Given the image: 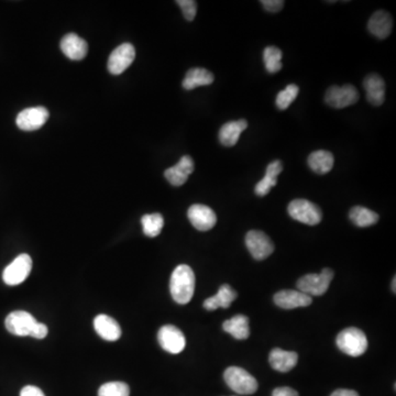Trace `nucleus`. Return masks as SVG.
I'll return each instance as SVG.
<instances>
[{"label":"nucleus","mask_w":396,"mask_h":396,"mask_svg":"<svg viewBox=\"0 0 396 396\" xmlns=\"http://www.w3.org/2000/svg\"><path fill=\"white\" fill-rule=\"evenodd\" d=\"M213 79L215 77L211 72L206 69L195 67L186 73L182 85L186 90H191L200 86H208V85L213 84Z\"/></svg>","instance_id":"25"},{"label":"nucleus","mask_w":396,"mask_h":396,"mask_svg":"<svg viewBox=\"0 0 396 396\" xmlns=\"http://www.w3.org/2000/svg\"><path fill=\"white\" fill-rule=\"evenodd\" d=\"M331 396H359V394L353 390H346V388H339L333 392Z\"/></svg>","instance_id":"37"},{"label":"nucleus","mask_w":396,"mask_h":396,"mask_svg":"<svg viewBox=\"0 0 396 396\" xmlns=\"http://www.w3.org/2000/svg\"><path fill=\"white\" fill-rule=\"evenodd\" d=\"M158 340L162 349L173 355L182 353L186 346V339L183 333L173 325L163 326L158 331Z\"/></svg>","instance_id":"11"},{"label":"nucleus","mask_w":396,"mask_h":396,"mask_svg":"<svg viewBox=\"0 0 396 396\" xmlns=\"http://www.w3.org/2000/svg\"><path fill=\"white\" fill-rule=\"evenodd\" d=\"M194 172V161L189 156H184L174 167L165 169L164 176L173 186H182L186 183L189 175Z\"/></svg>","instance_id":"15"},{"label":"nucleus","mask_w":396,"mask_h":396,"mask_svg":"<svg viewBox=\"0 0 396 396\" xmlns=\"http://www.w3.org/2000/svg\"><path fill=\"white\" fill-rule=\"evenodd\" d=\"M38 322L30 313L17 311L10 313L6 318L5 325L7 331L14 336H33Z\"/></svg>","instance_id":"8"},{"label":"nucleus","mask_w":396,"mask_h":396,"mask_svg":"<svg viewBox=\"0 0 396 396\" xmlns=\"http://www.w3.org/2000/svg\"><path fill=\"white\" fill-rule=\"evenodd\" d=\"M298 92H300V88H298V85H287L286 87L281 90L276 96V107L280 110H287L293 101H295Z\"/></svg>","instance_id":"30"},{"label":"nucleus","mask_w":396,"mask_h":396,"mask_svg":"<svg viewBox=\"0 0 396 396\" xmlns=\"http://www.w3.org/2000/svg\"><path fill=\"white\" fill-rule=\"evenodd\" d=\"M282 171H283V164L281 161H273L269 164L265 171L264 178L256 185V189H254L256 194L260 197L268 195L271 189L278 184V176L281 174Z\"/></svg>","instance_id":"21"},{"label":"nucleus","mask_w":396,"mask_h":396,"mask_svg":"<svg viewBox=\"0 0 396 396\" xmlns=\"http://www.w3.org/2000/svg\"><path fill=\"white\" fill-rule=\"evenodd\" d=\"M136 59V49L130 43H123L116 48L108 59L107 69L112 75H121L132 65Z\"/></svg>","instance_id":"9"},{"label":"nucleus","mask_w":396,"mask_h":396,"mask_svg":"<svg viewBox=\"0 0 396 396\" xmlns=\"http://www.w3.org/2000/svg\"><path fill=\"white\" fill-rule=\"evenodd\" d=\"M61 50L70 60L81 61L87 55L88 44L75 33H69L62 39Z\"/></svg>","instance_id":"16"},{"label":"nucleus","mask_w":396,"mask_h":396,"mask_svg":"<svg viewBox=\"0 0 396 396\" xmlns=\"http://www.w3.org/2000/svg\"><path fill=\"white\" fill-rule=\"evenodd\" d=\"M20 396H45L38 386H27L22 388Z\"/></svg>","instance_id":"34"},{"label":"nucleus","mask_w":396,"mask_h":396,"mask_svg":"<svg viewBox=\"0 0 396 396\" xmlns=\"http://www.w3.org/2000/svg\"><path fill=\"white\" fill-rule=\"evenodd\" d=\"M265 10L269 12H279L282 8L284 7V1L283 0H262L261 1Z\"/></svg>","instance_id":"33"},{"label":"nucleus","mask_w":396,"mask_h":396,"mask_svg":"<svg viewBox=\"0 0 396 396\" xmlns=\"http://www.w3.org/2000/svg\"><path fill=\"white\" fill-rule=\"evenodd\" d=\"M298 355L294 351H285L280 348H274L269 355V361L274 370L279 372L291 371L298 364Z\"/></svg>","instance_id":"20"},{"label":"nucleus","mask_w":396,"mask_h":396,"mask_svg":"<svg viewBox=\"0 0 396 396\" xmlns=\"http://www.w3.org/2000/svg\"><path fill=\"white\" fill-rule=\"evenodd\" d=\"M360 98L358 90L350 84L344 86H331L326 92L325 101L328 106L335 110H342L355 105Z\"/></svg>","instance_id":"7"},{"label":"nucleus","mask_w":396,"mask_h":396,"mask_svg":"<svg viewBox=\"0 0 396 396\" xmlns=\"http://www.w3.org/2000/svg\"><path fill=\"white\" fill-rule=\"evenodd\" d=\"M237 293L228 284H224L219 289L216 295L207 298L204 302V307L207 311H216L218 309H228L236 301Z\"/></svg>","instance_id":"23"},{"label":"nucleus","mask_w":396,"mask_h":396,"mask_svg":"<svg viewBox=\"0 0 396 396\" xmlns=\"http://www.w3.org/2000/svg\"><path fill=\"white\" fill-rule=\"evenodd\" d=\"M395 283H396V278H394L393 279V284H392V290H393V292L395 293L396 292V289H395Z\"/></svg>","instance_id":"38"},{"label":"nucleus","mask_w":396,"mask_h":396,"mask_svg":"<svg viewBox=\"0 0 396 396\" xmlns=\"http://www.w3.org/2000/svg\"><path fill=\"white\" fill-rule=\"evenodd\" d=\"M143 233L148 237L154 238L161 233L164 226V219L161 213H150L141 218Z\"/></svg>","instance_id":"28"},{"label":"nucleus","mask_w":396,"mask_h":396,"mask_svg":"<svg viewBox=\"0 0 396 396\" xmlns=\"http://www.w3.org/2000/svg\"><path fill=\"white\" fill-rule=\"evenodd\" d=\"M337 347L340 351L350 357H360L368 349V339L364 331L358 328H346L338 333L336 339Z\"/></svg>","instance_id":"2"},{"label":"nucleus","mask_w":396,"mask_h":396,"mask_svg":"<svg viewBox=\"0 0 396 396\" xmlns=\"http://www.w3.org/2000/svg\"><path fill=\"white\" fill-rule=\"evenodd\" d=\"M224 379L233 392L241 395H250L257 392L258 381L249 372L239 366H229L224 373Z\"/></svg>","instance_id":"3"},{"label":"nucleus","mask_w":396,"mask_h":396,"mask_svg":"<svg viewBox=\"0 0 396 396\" xmlns=\"http://www.w3.org/2000/svg\"><path fill=\"white\" fill-rule=\"evenodd\" d=\"M311 296L300 291L283 290L274 295V303L281 309H294L298 307H307L312 304Z\"/></svg>","instance_id":"14"},{"label":"nucleus","mask_w":396,"mask_h":396,"mask_svg":"<svg viewBox=\"0 0 396 396\" xmlns=\"http://www.w3.org/2000/svg\"><path fill=\"white\" fill-rule=\"evenodd\" d=\"M130 388L123 382H108L101 386L98 396H129Z\"/></svg>","instance_id":"31"},{"label":"nucleus","mask_w":396,"mask_h":396,"mask_svg":"<svg viewBox=\"0 0 396 396\" xmlns=\"http://www.w3.org/2000/svg\"><path fill=\"white\" fill-rule=\"evenodd\" d=\"M333 278V270L328 268L324 269L318 274H307L298 280V290L311 298L324 295L327 292Z\"/></svg>","instance_id":"4"},{"label":"nucleus","mask_w":396,"mask_h":396,"mask_svg":"<svg viewBox=\"0 0 396 396\" xmlns=\"http://www.w3.org/2000/svg\"><path fill=\"white\" fill-rule=\"evenodd\" d=\"M48 333H49V329H48L47 325H44L42 322H38V326H37L36 331L33 333L32 338L36 339H43L48 336Z\"/></svg>","instance_id":"36"},{"label":"nucleus","mask_w":396,"mask_h":396,"mask_svg":"<svg viewBox=\"0 0 396 396\" xmlns=\"http://www.w3.org/2000/svg\"><path fill=\"white\" fill-rule=\"evenodd\" d=\"M287 211L293 219L309 226H316L322 222V213L320 208L307 200H293Z\"/></svg>","instance_id":"5"},{"label":"nucleus","mask_w":396,"mask_h":396,"mask_svg":"<svg viewBox=\"0 0 396 396\" xmlns=\"http://www.w3.org/2000/svg\"><path fill=\"white\" fill-rule=\"evenodd\" d=\"M222 328L226 333H229L238 340H244L250 336L249 318L244 315H236L233 318L225 320Z\"/></svg>","instance_id":"24"},{"label":"nucleus","mask_w":396,"mask_h":396,"mask_svg":"<svg viewBox=\"0 0 396 396\" xmlns=\"http://www.w3.org/2000/svg\"><path fill=\"white\" fill-rule=\"evenodd\" d=\"M49 110L44 107L27 108L17 116V126L23 132H34L44 126V123L49 119Z\"/></svg>","instance_id":"12"},{"label":"nucleus","mask_w":396,"mask_h":396,"mask_svg":"<svg viewBox=\"0 0 396 396\" xmlns=\"http://www.w3.org/2000/svg\"><path fill=\"white\" fill-rule=\"evenodd\" d=\"M350 220L358 227H370L379 222V215L362 206H355L349 213Z\"/></svg>","instance_id":"27"},{"label":"nucleus","mask_w":396,"mask_h":396,"mask_svg":"<svg viewBox=\"0 0 396 396\" xmlns=\"http://www.w3.org/2000/svg\"><path fill=\"white\" fill-rule=\"evenodd\" d=\"M364 87L366 98L373 106H381L386 99V83L377 74H369L364 79Z\"/></svg>","instance_id":"17"},{"label":"nucleus","mask_w":396,"mask_h":396,"mask_svg":"<svg viewBox=\"0 0 396 396\" xmlns=\"http://www.w3.org/2000/svg\"><path fill=\"white\" fill-rule=\"evenodd\" d=\"M183 11L184 18L187 21H193L196 17L197 3L194 0H178L176 1Z\"/></svg>","instance_id":"32"},{"label":"nucleus","mask_w":396,"mask_h":396,"mask_svg":"<svg viewBox=\"0 0 396 396\" xmlns=\"http://www.w3.org/2000/svg\"><path fill=\"white\" fill-rule=\"evenodd\" d=\"M272 396H300L298 391L294 388H289V386H282L274 390Z\"/></svg>","instance_id":"35"},{"label":"nucleus","mask_w":396,"mask_h":396,"mask_svg":"<svg viewBox=\"0 0 396 396\" xmlns=\"http://www.w3.org/2000/svg\"><path fill=\"white\" fill-rule=\"evenodd\" d=\"M282 54L281 50L276 47L265 48L263 52V61H264L265 70L270 74H275L282 70Z\"/></svg>","instance_id":"29"},{"label":"nucleus","mask_w":396,"mask_h":396,"mask_svg":"<svg viewBox=\"0 0 396 396\" xmlns=\"http://www.w3.org/2000/svg\"><path fill=\"white\" fill-rule=\"evenodd\" d=\"M333 162L335 158L333 154L328 151H315L309 156V167L317 174H327L328 172H331L333 167Z\"/></svg>","instance_id":"26"},{"label":"nucleus","mask_w":396,"mask_h":396,"mask_svg":"<svg viewBox=\"0 0 396 396\" xmlns=\"http://www.w3.org/2000/svg\"><path fill=\"white\" fill-rule=\"evenodd\" d=\"M246 244L249 252L258 261L267 259L274 251V244L272 240L259 230H251L247 233Z\"/></svg>","instance_id":"10"},{"label":"nucleus","mask_w":396,"mask_h":396,"mask_svg":"<svg viewBox=\"0 0 396 396\" xmlns=\"http://www.w3.org/2000/svg\"><path fill=\"white\" fill-rule=\"evenodd\" d=\"M189 222L200 231H208L213 229L217 222V216L215 211L208 206L196 204L189 207L187 211Z\"/></svg>","instance_id":"13"},{"label":"nucleus","mask_w":396,"mask_h":396,"mask_svg":"<svg viewBox=\"0 0 396 396\" xmlns=\"http://www.w3.org/2000/svg\"><path fill=\"white\" fill-rule=\"evenodd\" d=\"M392 28H393V19L391 14L386 11H377L372 14L368 22L370 33L381 40L388 38L391 34Z\"/></svg>","instance_id":"18"},{"label":"nucleus","mask_w":396,"mask_h":396,"mask_svg":"<svg viewBox=\"0 0 396 396\" xmlns=\"http://www.w3.org/2000/svg\"><path fill=\"white\" fill-rule=\"evenodd\" d=\"M96 333L107 342H116L121 337V328L112 317L101 314L94 320Z\"/></svg>","instance_id":"19"},{"label":"nucleus","mask_w":396,"mask_h":396,"mask_svg":"<svg viewBox=\"0 0 396 396\" xmlns=\"http://www.w3.org/2000/svg\"><path fill=\"white\" fill-rule=\"evenodd\" d=\"M169 291L173 300L180 305H185L191 301L195 292V274L191 267L180 264L173 271Z\"/></svg>","instance_id":"1"},{"label":"nucleus","mask_w":396,"mask_h":396,"mask_svg":"<svg viewBox=\"0 0 396 396\" xmlns=\"http://www.w3.org/2000/svg\"><path fill=\"white\" fill-rule=\"evenodd\" d=\"M247 127L248 123L244 119L225 123L219 132V141L225 147H233L237 145L240 134L246 130Z\"/></svg>","instance_id":"22"},{"label":"nucleus","mask_w":396,"mask_h":396,"mask_svg":"<svg viewBox=\"0 0 396 396\" xmlns=\"http://www.w3.org/2000/svg\"><path fill=\"white\" fill-rule=\"evenodd\" d=\"M32 269V259L27 253L20 254L19 257L10 263L5 269L3 273V280L9 286H16L25 282L28 276L30 275Z\"/></svg>","instance_id":"6"}]
</instances>
